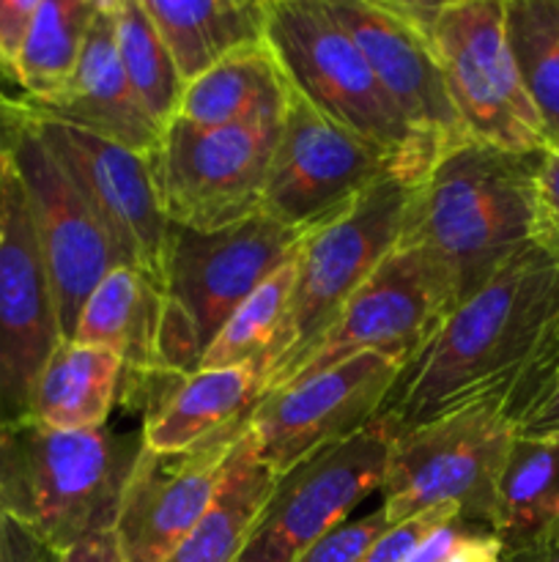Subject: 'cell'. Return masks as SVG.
<instances>
[{
	"label": "cell",
	"instance_id": "obj_1",
	"mask_svg": "<svg viewBox=\"0 0 559 562\" xmlns=\"http://www.w3.org/2000/svg\"><path fill=\"white\" fill-rule=\"evenodd\" d=\"M559 318V252L532 245L455 305L400 371L376 423L389 437L507 395Z\"/></svg>",
	"mask_w": 559,
	"mask_h": 562
},
{
	"label": "cell",
	"instance_id": "obj_2",
	"mask_svg": "<svg viewBox=\"0 0 559 562\" xmlns=\"http://www.w3.org/2000/svg\"><path fill=\"white\" fill-rule=\"evenodd\" d=\"M540 154L466 140L411 187L398 247H420L447 272L455 305L540 241Z\"/></svg>",
	"mask_w": 559,
	"mask_h": 562
},
{
	"label": "cell",
	"instance_id": "obj_3",
	"mask_svg": "<svg viewBox=\"0 0 559 562\" xmlns=\"http://www.w3.org/2000/svg\"><path fill=\"white\" fill-rule=\"evenodd\" d=\"M142 431H58L33 417L0 426V508L64 554L113 532Z\"/></svg>",
	"mask_w": 559,
	"mask_h": 562
},
{
	"label": "cell",
	"instance_id": "obj_4",
	"mask_svg": "<svg viewBox=\"0 0 559 562\" xmlns=\"http://www.w3.org/2000/svg\"><path fill=\"white\" fill-rule=\"evenodd\" d=\"M266 44L296 97L387 154L400 181L417 187L425 179L436 154L406 124L323 0H269Z\"/></svg>",
	"mask_w": 559,
	"mask_h": 562
},
{
	"label": "cell",
	"instance_id": "obj_5",
	"mask_svg": "<svg viewBox=\"0 0 559 562\" xmlns=\"http://www.w3.org/2000/svg\"><path fill=\"white\" fill-rule=\"evenodd\" d=\"M411 184L384 179L343 214L316 225L296 250L294 291L266 362V393L283 387L345 302L398 250Z\"/></svg>",
	"mask_w": 559,
	"mask_h": 562
},
{
	"label": "cell",
	"instance_id": "obj_6",
	"mask_svg": "<svg viewBox=\"0 0 559 562\" xmlns=\"http://www.w3.org/2000/svg\"><path fill=\"white\" fill-rule=\"evenodd\" d=\"M513 439L497 401L464 406L392 437L381 483L389 527L433 508H455L466 525L491 532Z\"/></svg>",
	"mask_w": 559,
	"mask_h": 562
},
{
	"label": "cell",
	"instance_id": "obj_7",
	"mask_svg": "<svg viewBox=\"0 0 559 562\" xmlns=\"http://www.w3.org/2000/svg\"><path fill=\"white\" fill-rule=\"evenodd\" d=\"M280 119L195 126L173 119L148 154L164 217L192 231H219L261 212Z\"/></svg>",
	"mask_w": 559,
	"mask_h": 562
},
{
	"label": "cell",
	"instance_id": "obj_8",
	"mask_svg": "<svg viewBox=\"0 0 559 562\" xmlns=\"http://www.w3.org/2000/svg\"><path fill=\"white\" fill-rule=\"evenodd\" d=\"M431 42L469 137L518 154L548 151L510 53L504 0L438 3Z\"/></svg>",
	"mask_w": 559,
	"mask_h": 562
},
{
	"label": "cell",
	"instance_id": "obj_9",
	"mask_svg": "<svg viewBox=\"0 0 559 562\" xmlns=\"http://www.w3.org/2000/svg\"><path fill=\"white\" fill-rule=\"evenodd\" d=\"M453 307L447 272L420 247H398L345 302L285 384L362 355L387 357L406 368L431 344Z\"/></svg>",
	"mask_w": 559,
	"mask_h": 562
},
{
	"label": "cell",
	"instance_id": "obj_10",
	"mask_svg": "<svg viewBox=\"0 0 559 562\" xmlns=\"http://www.w3.org/2000/svg\"><path fill=\"white\" fill-rule=\"evenodd\" d=\"M395 176L392 159L290 91L263 184L261 212L310 231L343 214L373 184Z\"/></svg>",
	"mask_w": 559,
	"mask_h": 562
},
{
	"label": "cell",
	"instance_id": "obj_11",
	"mask_svg": "<svg viewBox=\"0 0 559 562\" xmlns=\"http://www.w3.org/2000/svg\"><path fill=\"white\" fill-rule=\"evenodd\" d=\"M392 437L373 420L365 431L310 456L277 477L239 562H296L351 510L381 492Z\"/></svg>",
	"mask_w": 559,
	"mask_h": 562
},
{
	"label": "cell",
	"instance_id": "obj_12",
	"mask_svg": "<svg viewBox=\"0 0 559 562\" xmlns=\"http://www.w3.org/2000/svg\"><path fill=\"white\" fill-rule=\"evenodd\" d=\"M403 368L378 355L351 357L316 376L296 379L258 401L247 434L274 477L310 456L365 431Z\"/></svg>",
	"mask_w": 559,
	"mask_h": 562
},
{
	"label": "cell",
	"instance_id": "obj_13",
	"mask_svg": "<svg viewBox=\"0 0 559 562\" xmlns=\"http://www.w3.org/2000/svg\"><path fill=\"white\" fill-rule=\"evenodd\" d=\"M305 234L263 212L219 231L170 223L164 294L190 318L203 355L236 307L296 256Z\"/></svg>",
	"mask_w": 559,
	"mask_h": 562
},
{
	"label": "cell",
	"instance_id": "obj_14",
	"mask_svg": "<svg viewBox=\"0 0 559 562\" xmlns=\"http://www.w3.org/2000/svg\"><path fill=\"white\" fill-rule=\"evenodd\" d=\"M64 340L11 151L0 159V426L31 412L44 362Z\"/></svg>",
	"mask_w": 559,
	"mask_h": 562
},
{
	"label": "cell",
	"instance_id": "obj_15",
	"mask_svg": "<svg viewBox=\"0 0 559 562\" xmlns=\"http://www.w3.org/2000/svg\"><path fill=\"white\" fill-rule=\"evenodd\" d=\"M11 159L25 190L38 252L53 285L60 335L71 340L91 291L102 283L104 274L124 263V256L42 143L31 115L16 135Z\"/></svg>",
	"mask_w": 559,
	"mask_h": 562
},
{
	"label": "cell",
	"instance_id": "obj_16",
	"mask_svg": "<svg viewBox=\"0 0 559 562\" xmlns=\"http://www.w3.org/2000/svg\"><path fill=\"white\" fill-rule=\"evenodd\" d=\"M38 137L66 170L88 206L107 228L110 239L135 267L164 289L170 220L164 217L146 154L110 143L60 121L33 115Z\"/></svg>",
	"mask_w": 559,
	"mask_h": 562
},
{
	"label": "cell",
	"instance_id": "obj_17",
	"mask_svg": "<svg viewBox=\"0 0 559 562\" xmlns=\"http://www.w3.org/2000/svg\"><path fill=\"white\" fill-rule=\"evenodd\" d=\"M338 25L354 38L373 75L414 135L442 157L471 140L449 99L431 33L406 20L395 3L378 0H323Z\"/></svg>",
	"mask_w": 559,
	"mask_h": 562
},
{
	"label": "cell",
	"instance_id": "obj_18",
	"mask_svg": "<svg viewBox=\"0 0 559 562\" xmlns=\"http://www.w3.org/2000/svg\"><path fill=\"white\" fill-rule=\"evenodd\" d=\"M241 434L184 453L142 448L113 527L124 562H164L181 547L217 499Z\"/></svg>",
	"mask_w": 559,
	"mask_h": 562
},
{
	"label": "cell",
	"instance_id": "obj_19",
	"mask_svg": "<svg viewBox=\"0 0 559 562\" xmlns=\"http://www.w3.org/2000/svg\"><path fill=\"white\" fill-rule=\"evenodd\" d=\"M27 102V99H25ZM33 115L104 137L135 154H153L162 126L146 113L124 75L115 44L113 0H99L71 80L47 102H27Z\"/></svg>",
	"mask_w": 559,
	"mask_h": 562
},
{
	"label": "cell",
	"instance_id": "obj_20",
	"mask_svg": "<svg viewBox=\"0 0 559 562\" xmlns=\"http://www.w3.org/2000/svg\"><path fill=\"white\" fill-rule=\"evenodd\" d=\"M266 395L261 366L197 368L175 379L164 398L142 417V442L157 453H184L247 428Z\"/></svg>",
	"mask_w": 559,
	"mask_h": 562
},
{
	"label": "cell",
	"instance_id": "obj_21",
	"mask_svg": "<svg viewBox=\"0 0 559 562\" xmlns=\"http://www.w3.org/2000/svg\"><path fill=\"white\" fill-rule=\"evenodd\" d=\"M162 316V285L140 269L121 263L91 291L71 340L113 351L126 373L168 371L159 355Z\"/></svg>",
	"mask_w": 559,
	"mask_h": 562
},
{
	"label": "cell",
	"instance_id": "obj_22",
	"mask_svg": "<svg viewBox=\"0 0 559 562\" xmlns=\"http://www.w3.org/2000/svg\"><path fill=\"white\" fill-rule=\"evenodd\" d=\"M142 9L184 86L228 55L266 42L269 0H142Z\"/></svg>",
	"mask_w": 559,
	"mask_h": 562
},
{
	"label": "cell",
	"instance_id": "obj_23",
	"mask_svg": "<svg viewBox=\"0 0 559 562\" xmlns=\"http://www.w3.org/2000/svg\"><path fill=\"white\" fill-rule=\"evenodd\" d=\"M290 86L266 42L228 55L186 82L175 119L195 126H230L285 115Z\"/></svg>",
	"mask_w": 559,
	"mask_h": 562
},
{
	"label": "cell",
	"instance_id": "obj_24",
	"mask_svg": "<svg viewBox=\"0 0 559 562\" xmlns=\"http://www.w3.org/2000/svg\"><path fill=\"white\" fill-rule=\"evenodd\" d=\"M124 362L107 349L60 340L44 362L31 395L27 417L58 431H91L107 426L118 404Z\"/></svg>",
	"mask_w": 559,
	"mask_h": 562
},
{
	"label": "cell",
	"instance_id": "obj_25",
	"mask_svg": "<svg viewBox=\"0 0 559 562\" xmlns=\"http://www.w3.org/2000/svg\"><path fill=\"white\" fill-rule=\"evenodd\" d=\"M277 477L255 456L250 434L230 450L225 481L201 525L181 541L164 562H239L258 514L266 505Z\"/></svg>",
	"mask_w": 559,
	"mask_h": 562
},
{
	"label": "cell",
	"instance_id": "obj_26",
	"mask_svg": "<svg viewBox=\"0 0 559 562\" xmlns=\"http://www.w3.org/2000/svg\"><path fill=\"white\" fill-rule=\"evenodd\" d=\"M559 527V439L515 437L499 481L493 536L504 558Z\"/></svg>",
	"mask_w": 559,
	"mask_h": 562
},
{
	"label": "cell",
	"instance_id": "obj_27",
	"mask_svg": "<svg viewBox=\"0 0 559 562\" xmlns=\"http://www.w3.org/2000/svg\"><path fill=\"white\" fill-rule=\"evenodd\" d=\"M99 0H38L14 69L22 99L38 104L66 88L82 55Z\"/></svg>",
	"mask_w": 559,
	"mask_h": 562
},
{
	"label": "cell",
	"instance_id": "obj_28",
	"mask_svg": "<svg viewBox=\"0 0 559 562\" xmlns=\"http://www.w3.org/2000/svg\"><path fill=\"white\" fill-rule=\"evenodd\" d=\"M504 27L548 148H559V0H504Z\"/></svg>",
	"mask_w": 559,
	"mask_h": 562
},
{
	"label": "cell",
	"instance_id": "obj_29",
	"mask_svg": "<svg viewBox=\"0 0 559 562\" xmlns=\"http://www.w3.org/2000/svg\"><path fill=\"white\" fill-rule=\"evenodd\" d=\"M115 44L124 75L146 113L168 130L179 113L184 80L159 36L157 25L142 9V0H113Z\"/></svg>",
	"mask_w": 559,
	"mask_h": 562
},
{
	"label": "cell",
	"instance_id": "obj_30",
	"mask_svg": "<svg viewBox=\"0 0 559 562\" xmlns=\"http://www.w3.org/2000/svg\"><path fill=\"white\" fill-rule=\"evenodd\" d=\"M296 258V256H294ZM290 258L272 278L263 280L233 316L223 324L217 338L203 355L201 368H230V366H261L266 373L269 355L277 344L280 327L285 322L290 291H294L296 261Z\"/></svg>",
	"mask_w": 559,
	"mask_h": 562
},
{
	"label": "cell",
	"instance_id": "obj_31",
	"mask_svg": "<svg viewBox=\"0 0 559 562\" xmlns=\"http://www.w3.org/2000/svg\"><path fill=\"white\" fill-rule=\"evenodd\" d=\"M499 409L515 437L559 439V318Z\"/></svg>",
	"mask_w": 559,
	"mask_h": 562
},
{
	"label": "cell",
	"instance_id": "obj_32",
	"mask_svg": "<svg viewBox=\"0 0 559 562\" xmlns=\"http://www.w3.org/2000/svg\"><path fill=\"white\" fill-rule=\"evenodd\" d=\"M387 527V514H384V508H376L373 514L334 527L321 541L312 543L296 562H362L367 549L378 541V536Z\"/></svg>",
	"mask_w": 559,
	"mask_h": 562
},
{
	"label": "cell",
	"instance_id": "obj_33",
	"mask_svg": "<svg viewBox=\"0 0 559 562\" xmlns=\"http://www.w3.org/2000/svg\"><path fill=\"white\" fill-rule=\"evenodd\" d=\"M458 510L455 508H433L425 514H417L411 519L398 521V525L387 527V530L378 536V541L367 549V554L362 562H411L417 547L431 536L433 530H438L447 521L458 519Z\"/></svg>",
	"mask_w": 559,
	"mask_h": 562
},
{
	"label": "cell",
	"instance_id": "obj_34",
	"mask_svg": "<svg viewBox=\"0 0 559 562\" xmlns=\"http://www.w3.org/2000/svg\"><path fill=\"white\" fill-rule=\"evenodd\" d=\"M38 0H0V75L14 86V69L36 16Z\"/></svg>",
	"mask_w": 559,
	"mask_h": 562
},
{
	"label": "cell",
	"instance_id": "obj_35",
	"mask_svg": "<svg viewBox=\"0 0 559 562\" xmlns=\"http://www.w3.org/2000/svg\"><path fill=\"white\" fill-rule=\"evenodd\" d=\"M535 187L540 245L559 252V148H548V151L540 154Z\"/></svg>",
	"mask_w": 559,
	"mask_h": 562
},
{
	"label": "cell",
	"instance_id": "obj_36",
	"mask_svg": "<svg viewBox=\"0 0 559 562\" xmlns=\"http://www.w3.org/2000/svg\"><path fill=\"white\" fill-rule=\"evenodd\" d=\"M60 554L0 508V562H58Z\"/></svg>",
	"mask_w": 559,
	"mask_h": 562
},
{
	"label": "cell",
	"instance_id": "obj_37",
	"mask_svg": "<svg viewBox=\"0 0 559 562\" xmlns=\"http://www.w3.org/2000/svg\"><path fill=\"white\" fill-rule=\"evenodd\" d=\"M471 530H477V527L466 525L460 516L458 519L447 521V525H442L438 530H433L431 536H427L425 541L417 547L411 562H447L449 558H453V552H455V547L460 543V538Z\"/></svg>",
	"mask_w": 559,
	"mask_h": 562
},
{
	"label": "cell",
	"instance_id": "obj_38",
	"mask_svg": "<svg viewBox=\"0 0 559 562\" xmlns=\"http://www.w3.org/2000/svg\"><path fill=\"white\" fill-rule=\"evenodd\" d=\"M447 562H507L499 538L488 530H471L460 538Z\"/></svg>",
	"mask_w": 559,
	"mask_h": 562
},
{
	"label": "cell",
	"instance_id": "obj_39",
	"mask_svg": "<svg viewBox=\"0 0 559 562\" xmlns=\"http://www.w3.org/2000/svg\"><path fill=\"white\" fill-rule=\"evenodd\" d=\"M58 562H124V554H121L113 532H99V536H91L66 549Z\"/></svg>",
	"mask_w": 559,
	"mask_h": 562
},
{
	"label": "cell",
	"instance_id": "obj_40",
	"mask_svg": "<svg viewBox=\"0 0 559 562\" xmlns=\"http://www.w3.org/2000/svg\"><path fill=\"white\" fill-rule=\"evenodd\" d=\"M27 115H31V110H27L25 99L0 91V159L14 148L16 135H20Z\"/></svg>",
	"mask_w": 559,
	"mask_h": 562
},
{
	"label": "cell",
	"instance_id": "obj_41",
	"mask_svg": "<svg viewBox=\"0 0 559 562\" xmlns=\"http://www.w3.org/2000/svg\"><path fill=\"white\" fill-rule=\"evenodd\" d=\"M3 82H9V80H5V77L0 75V91H3Z\"/></svg>",
	"mask_w": 559,
	"mask_h": 562
}]
</instances>
